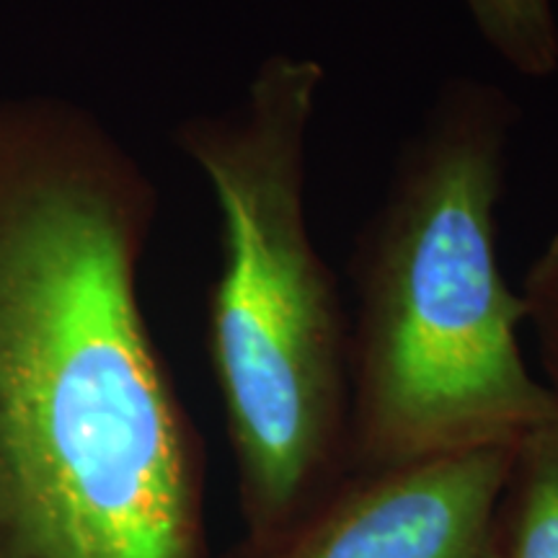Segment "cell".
<instances>
[{"instance_id": "7", "label": "cell", "mask_w": 558, "mask_h": 558, "mask_svg": "<svg viewBox=\"0 0 558 558\" xmlns=\"http://www.w3.org/2000/svg\"><path fill=\"white\" fill-rule=\"evenodd\" d=\"M525 303V329L535 341L543 386L558 407V230L530 264L520 288Z\"/></svg>"}, {"instance_id": "1", "label": "cell", "mask_w": 558, "mask_h": 558, "mask_svg": "<svg viewBox=\"0 0 558 558\" xmlns=\"http://www.w3.org/2000/svg\"><path fill=\"white\" fill-rule=\"evenodd\" d=\"M153 207L90 117L0 111V558H207L202 445L137 295Z\"/></svg>"}, {"instance_id": "6", "label": "cell", "mask_w": 558, "mask_h": 558, "mask_svg": "<svg viewBox=\"0 0 558 558\" xmlns=\"http://www.w3.org/2000/svg\"><path fill=\"white\" fill-rule=\"evenodd\" d=\"M478 37L525 78L558 73L556 0H463Z\"/></svg>"}, {"instance_id": "2", "label": "cell", "mask_w": 558, "mask_h": 558, "mask_svg": "<svg viewBox=\"0 0 558 558\" xmlns=\"http://www.w3.org/2000/svg\"><path fill=\"white\" fill-rule=\"evenodd\" d=\"M514 122L494 83L445 81L354 241L349 471L512 445L558 418L499 256Z\"/></svg>"}, {"instance_id": "4", "label": "cell", "mask_w": 558, "mask_h": 558, "mask_svg": "<svg viewBox=\"0 0 558 558\" xmlns=\"http://www.w3.org/2000/svg\"><path fill=\"white\" fill-rule=\"evenodd\" d=\"M514 445L349 471L292 525L220 558H494Z\"/></svg>"}, {"instance_id": "5", "label": "cell", "mask_w": 558, "mask_h": 558, "mask_svg": "<svg viewBox=\"0 0 558 558\" xmlns=\"http://www.w3.org/2000/svg\"><path fill=\"white\" fill-rule=\"evenodd\" d=\"M494 558H558V418L514 445L494 522Z\"/></svg>"}, {"instance_id": "3", "label": "cell", "mask_w": 558, "mask_h": 558, "mask_svg": "<svg viewBox=\"0 0 558 558\" xmlns=\"http://www.w3.org/2000/svg\"><path fill=\"white\" fill-rule=\"evenodd\" d=\"M324 83L316 58L271 52L233 111L194 120L179 137L220 213L209 360L246 541L292 525L352 469L349 316L305 205Z\"/></svg>"}]
</instances>
